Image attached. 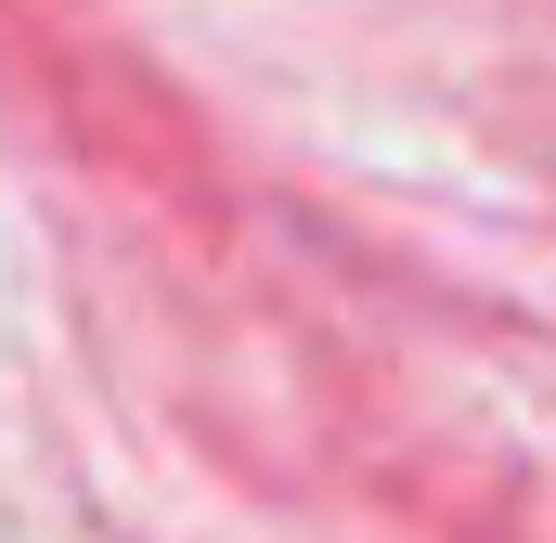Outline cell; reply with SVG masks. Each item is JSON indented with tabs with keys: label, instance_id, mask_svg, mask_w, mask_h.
<instances>
[]
</instances>
